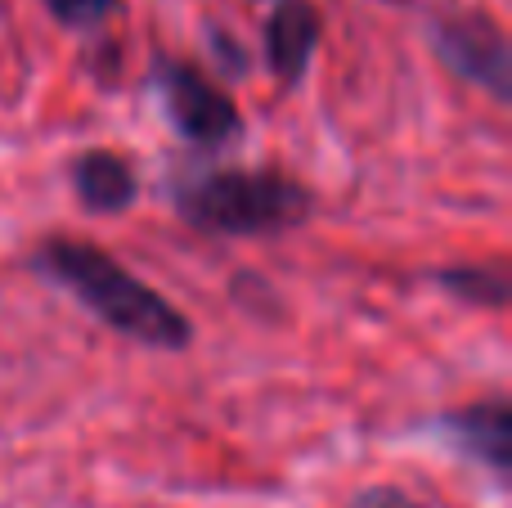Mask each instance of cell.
<instances>
[{"mask_svg": "<svg viewBox=\"0 0 512 508\" xmlns=\"http://www.w3.org/2000/svg\"><path fill=\"white\" fill-rule=\"evenodd\" d=\"M68 185H72V198L86 216H122L140 203V171L126 153L117 149H81L77 158L68 162Z\"/></svg>", "mask_w": 512, "mask_h": 508, "instance_id": "52a82bcc", "label": "cell"}, {"mask_svg": "<svg viewBox=\"0 0 512 508\" xmlns=\"http://www.w3.org/2000/svg\"><path fill=\"white\" fill-rule=\"evenodd\" d=\"M319 41H324V14L310 0H274L261 23V54L283 90L306 81Z\"/></svg>", "mask_w": 512, "mask_h": 508, "instance_id": "8992f818", "label": "cell"}, {"mask_svg": "<svg viewBox=\"0 0 512 508\" xmlns=\"http://www.w3.org/2000/svg\"><path fill=\"white\" fill-rule=\"evenodd\" d=\"M427 45L459 81L486 90L495 104H512V45L486 9H445L427 18Z\"/></svg>", "mask_w": 512, "mask_h": 508, "instance_id": "277c9868", "label": "cell"}, {"mask_svg": "<svg viewBox=\"0 0 512 508\" xmlns=\"http://www.w3.org/2000/svg\"><path fill=\"white\" fill-rule=\"evenodd\" d=\"M346 508H423V504H418L414 495L405 491V486L378 482V486H360V491L346 500Z\"/></svg>", "mask_w": 512, "mask_h": 508, "instance_id": "30bf717a", "label": "cell"}, {"mask_svg": "<svg viewBox=\"0 0 512 508\" xmlns=\"http://www.w3.org/2000/svg\"><path fill=\"white\" fill-rule=\"evenodd\" d=\"M41 9L72 36H104L122 14V0H41Z\"/></svg>", "mask_w": 512, "mask_h": 508, "instance_id": "9c48e42d", "label": "cell"}, {"mask_svg": "<svg viewBox=\"0 0 512 508\" xmlns=\"http://www.w3.org/2000/svg\"><path fill=\"white\" fill-rule=\"evenodd\" d=\"M387 5H409V0H387Z\"/></svg>", "mask_w": 512, "mask_h": 508, "instance_id": "7c38bea8", "label": "cell"}, {"mask_svg": "<svg viewBox=\"0 0 512 508\" xmlns=\"http://www.w3.org/2000/svg\"><path fill=\"white\" fill-rule=\"evenodd\" d=\"M171 207L189 230L216 239H270L315 216V194L274 167H212L171 180Z\"/></svg>", "mask_w": 512, "mask_h": 508, "instance_id": "7a4b0ae2", "label": "cell"}, {"mask_svg": "<svg viewBox=\"0 0 512 508\" xmlns=\"http://www.w3.org/2000/svg\"><path fill=\"white\" fill-rule=\"evenodd\" d=\"M454 450L472 464H481L490 477L508 482L512 473V401L508 396H481L459 410H445L436 419Z\"/></svg>", "mask_w": 512, "mask_h": 508, "instance_id": "5b68a950", "label": "cell"}, {"mask_svg": "<svg viewBox=\"0 0 512 508\" xmlns=\"http://www.w3.org/2000/svg\"><path fill=\"white\" fill-rule=\"evenodd\" d=\"M149 90L158 99L167 126L198 153H225L248 135L234 95L212 81V72H203L194 59L180 54H158L149 68Z\"/></svg>", "mask_w": 512, "mask_h": 508, "instance_id": "3957f363", "label": "cell"}, {"mask_svg": "<svg viewBox=\"0 0 512 508\" xmlns=\"http://www.w3.org/2000/svg\"><path fill=\"white\" fill-rule=\"evenodd\" d=\"M432 284L441 288L445 297L463 306H481V311H504L508 306V266L504 261H490V266H472V261H459V266H441L432 275Z\"/></svg>", "mask_w": 512, "mask_h": 508, "instance_id": "ba28073f", "label": "cell"}, {"mask_svg": "<svg viewBox=\"0 0 512 508\" xmlns=\"http://www.w3.org/2000/svg\"><path fill=\"white\" fill-rule=\"evenodd\" d=\"M27 266L41 279L59 284L117 338H131L153 351H185L194 342V320L99 243L50 234L32 248Z\"/></svg>", "mask_w": 512, "mask_h": 508, "instance_id": "6da1fadb", "label": "cell"}, {"mask_svg": "<svg viewBox=\"0 0 512 508\" xmlns=\"http://www.w3.org/2000/svg\"><path fill=\"white\" fill-rule=\"evenodd\" d=\"M212 54L216 59H230V77H243V72H248V54L239 50V41H234L230 32H212Z\"/></svg>", "mask_w": 512, "mask_h": 508, "instance_id": "8fae6325", "label": "cell"}]
</instances>
